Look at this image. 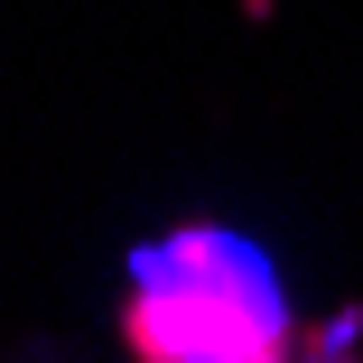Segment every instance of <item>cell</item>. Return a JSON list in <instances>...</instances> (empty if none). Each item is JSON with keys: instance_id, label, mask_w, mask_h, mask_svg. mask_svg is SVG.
Masks as SVG:
<instances>
[{"instance_id": "1", "label": "cell", "mask_w": 363, "mask_h": 363, "mask_svg": "<svg viewBox=\"0 0 363 363\" xmlns=\"http://www.w3.org/2000/svg\"><path fill=\"white\" fill-rule=\"evenodd\" d=\"M121 363H308V326L289 289L233 224H168L130 252L121 289Z\"/></svg>"}, {"instance_id": "2", "label": "cell", "mask_w": 363, "mask_h": 363, "mask_svg": "<svg viewBox=\"0 0 363 363\" xmlns=\"http://www.w3.org/2000/svg\"><path fill=\"white\" fill-rule=\"evenodd\" d=\"M308 363H363L354 345H308Z\"/></svg>"}, {"instance_id": "3", "label": "cell", "mask_w": 363, "mask_h": 363, "mask_svg": "<svg viewBox=\"0 0 363 363\" xmlns=\"http://www.w3.org/2000/svg\"><path fill=\"white\" fill-rule=\"evenodd\" d=\"M242 19H252V28H270V19H279V0H242Z\"/></svg>"}]
</instances>
